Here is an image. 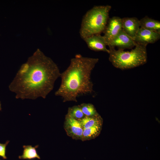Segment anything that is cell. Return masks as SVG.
Here are the masks:
<instances>
[{
  "label": "cell",
  "mask_w": 160,
  "mask_h": 160,
  "mask_svg": "<svg viewBox=\"0 0 160 160\" xmlns=\"http://www.w3.org/2000/svg\"><path fill=\"white\" fill-rule=\"evenodd\" d=\"M60 73L54 61L38 49L21 66L9 88L17 98H45Z\"/></svg>",
  "instance_id": "cell-1"
},
{
  "label": "cell",
  "mask_w": 160,
  "mask_h": 160,
  "mask_svg": "<svg viewBox=\"0 0 160 160\" xmlns=\"http://www.w3.org/2000/svg\"><path fill=\"white\" fill-rule=\"evenodd\" d=\"M140 26L146 30L160 33V22L147 16L139 20Z\"/></svg>",
  "instance_id": "cell-11"
},
{
  "label": "cell",
  "mask_w": 160,
  "mask_h": 160,
  "mask_svg": "<svg viewBox=\"0 0 160 160\" xmlns=\"http://www.w3.org/2000/svg\"><path fill=\"white\" fill-rule=\"evenodd\" d=\"M1 106H0V111L1 110Z\"/></svg>",
  "instance_id": "cell-18"
},
{
  "label": "cell",
  "mask_w": 160,
  "mask_h": 160,
  "mask_svg": "<svg viewBox=\"0 0 160 160\" xmlns=\"http://www.w3.org/2000/svg\"><path fill=\"white\" fill-rule=\"evenodd\" d=\"M122 29L133 40L140 28L139 20L136 17L121 18Z\"/></svg>",
  "instance_id": "cell-10"
},
{
  "label": "cell",
  "mask_w": 160,
  "mask_h": 160,
  "mask_svg": "<svg viewBox=\"0 0 160 160\" xmlns=\"http://www.w3.org/2000/svg\"><path fill=\"white\" fill-rule=\"evenodd\" d=\"M83 40L90 49L95 51H103L109 53L110 51L106 47L107 45L103 36L100 34L94 35Z\"/></svg>",
  "instance_id": "cell-9"
},
{
  "label": "cell",
  "mask_w": 160,
  "mask_h": 160,
  "mask_svg": "<svg viewBox=\"0 0 160 160\" xmlns=\"http://www.w3.org/2000/svg\"><path fill=\"white\" fill-rule=\"evenodd\" d=\"M98 61L97 58L76 55L67 68L60 73L61 83L55 95L61 97L63 102H77L78 96L92 93L91 75Z\"/></svg>",
  "instance_id": "cell-2"
},
{
  "label": "cell",
  "mask_w": 160,
  "mask_h": 160,
  "mask_svg": "<svg viewBox=\"0 0 160 160\" xmlns=\"http://www.w3.org/2000/svg\"><path fill=\"white\" fill-rule=\"evenodd\" d=\"M64 129L68 136L76 140H81L84 128L78 119L65 115Z\"/></svg>",
  "instance_id": "cell-5"
},
{
  "label": "cell",
  "mask_w": 160,
  "mask_h": 160,
  "mask_svg": "<svg viewBox=\"0 0 160 160\" xmlns=\"http://www.w3.org/2000/svg\"><path fill=\"white\" fill-rule=\"evenodd\" d=\"M146 46L136 43L135 48L130 51L110 49L109 60L114 67L121 70L131 69L143 65L147 60Z\"/></svg>",
  "instance_id": "cell-4"
},
{
  "label": "cell",
  "mask_w": 160,
  "mask_h": 160,
  "mask_svg": "<svg viewBox=\"0 0 160 160\" xmlns=\"http://www.w3.org/2000/svg\"><path fill=\"white\" fill-rule=\"evenodd\" d=\"M38 145L33 147L31 145H23V153L22 155L19 156L20 159L31 160L35 159H40V157L38 154L36 149Z\"/></svg>",
  "instance_id": "cell-14"
},
{
  "label": "cell",
  "mask_w": 160,
  "mask_h": 160,
  "mask_svg": "<svg viewBox=\"0 0 160 160\" xmlns=\"http://www.w3.org/2000/svg\"><path fill=\"white\" fill-rule=\"evenodd\" d=\"M80 105L85 116H92L98 114L94 106L92 104L83 103Z\"/></svg>",
  "instance_id": "cell-16"
},
{
  "label": "cell",
  "mask_w": 160,
  "mask_h": 160,
  "mask_svg": "<svg viewBox=\"0 0 160 160\" xmlns=\"http://www.w3.org/2000/svg\"><path fill=\"white\" fill-rule=\"evenodd\" d=\"M9 142L8 140L4 144L0 143V156L4 159H7L6 155V147Z\"/></svg>",
  "instance_id": "cell-17"
},
{
  "label": "cell",
  "mask_w": 160,
  "mask_h": 160,
  "mask_svg": "<svg viewBox=\"0 0 160 160\" xmlns=\"http://www.w3.org/2000/svg\"></svg>",
  "instance_id": "cell-20"
},
{
  "label": "cell",
  "mask_w": 160,
  "mask_h": 160,
  "mask_svg": "<svg viewBox=\"0 0 160 160\" xmlns=\"http://www.w3.org/2000/svg\"><path fill=\"white\" fill-rule=\"evenodd\" d=\"M102 125L94 126L90 128L84 129L81 140L85 141L95 138L100 134Z\"/></svg>",
  "instance_id": "cell-13"
},
{
  "label": "cell",
  "mask_w": 160,
  "mask_h": 160,
  "mask_svg": "<svg viewBox=\"0 0 160 160\" xmlns=\"http://www.w3.org/2000/svg\"><path fill=\"white\" fill-rule=\"evenodd\" d=\"M66 115L78 120L81 119L85 116L80 105L68 108Z\"/></svg>",
  "instance_id": "cell-15"
},
{
  "label": "cell",
  "mask_w": 160,
  "mask_h": 160,
  "mask_svg": "<svg viewBox=\"0 0 160 160\" xmlns=\"http://www.w3.org/2000/svg\"><path fill=\"white\" fill-rule=\"evenodd\" d=\"M160 38V33L140 27L134 41L136 43L147 46L155 43Z\"/></svg>",
  "instance_id": "cell-8"
},
{
  "label": "cell",
  "mask_w": 160,
  "mask_h": 160,
  "mask_svg": "<svg viewBox=\"0 0 160 160\" xmlns=\"http://www.w3.org/2000/svg\"><path fill=\"white\" fill-rule=\"evenodd\" d=\"M122 30L121 18L113 16L109 19L103 32L106 44L113 39Z\"/></svg>",
  "instance_id": "cell-6"
},
{
  "label": "cell",
  "mask_w": 160,
  "mask_h": 160,
  "mask_svg": "<svg viewBox=\"0 0 160 160\" xmlns=\"http://www.w3.org/2000/svg\"><path fill=\"white\" fill-rule=\"evenodd\" d=\"M0 106H1V105H0Z\"/></svg>",
  "instance_id": "cell-19"
},
{
  "label": "cell",
  "mask_w": 160,
  "mask_h": 160,
  "mask_svg": "<svg viewBox=\"0 0 160 160\" xmlns=\"http://www.w3.org/2000/svg\"><path fill=\"white\" fill-rule=\"evenodd\" d=\"M84 129L88 128L96 125H102L103 119L98 114L92 116H85L78 119Z\"/></svg>",
  "instance_id": "cell-12"
},
{
  "label": "cell",
  "mask_w": 160,
  "mask_h": 160,
  "mask_svg": "<svg viewBox=\"0 0 160 160\" xmlns=\"http://www.w3.org/2000/svg\"><path fill=\"white\" fill-rule=\"evenodd\" d=\"M134 40L127 34L122 30L107 44L109 49L117 47L118 49L124 50L130 49L135 46Z\"/></svg>",
  "instance_id": "cell-7"
},
{
  "label": "cell",
  "mask_w": 160,
  "mask_h": 160,
  "mask_svg": "<svg viewBox=\"0 0 160 160\" xmlns=\"http://www.w3.org/2000/svg\"><path fill=\"white\" fill-rule=\"evenodd\" d=\"M111 8V6L108 5L95 6L86 12L83 17L79 32L83 40L103 32Z\"/></svg>",
  "instance_id": "cell-3"
}]
</instances>
